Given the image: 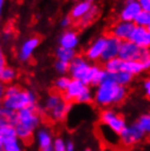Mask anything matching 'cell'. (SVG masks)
<instances>
[{"label":"cell","mask_w":150,"mask_h":151,"mask_svg":"<svg viewBox=\"0 0 150 151\" xmlns=\"http://www.w3.org/2000/svg\"><path fill=\"white\" fill-rule=\"evenodd\" d=\"M143 50L144 48L139 47L138 45H136L135 43H133L131 41L128 40V41L122 42L118 57L124 61H140V58H141V55H143Z\"/></svg>","instance_id":"52a82bcc"},{"label":"cell","mask_w":150,"mask_h":151,"mask_svg":"<svg viewBox=\"0 0 150 151\" xmlns=\"http://www.w3.org/2000/svg\"><path fill=\"white\" fill-rule=\"evenodd\" d=\"M100 122L105 126H107L111 128L113 132L120 135L123 132V129L127 126V123L125 121V118L120 114H118L115 110L106 107L103 109L100 113Z\"/></svg>","instance_id":"5b68a950"},{"label":"cell","mask_w":150,"mask_h":151,"mask_svg":"<svg viewBox=\"0 0 150 151\" xmlns=\"http://www.w3.org/2000/svg\"><path fill=\"white\" fill-rule=\"evenodd\" d=\"M53 151H67V141L61 137H57L53 142Z\"/></svg>","instance_id":"e575fe53"},{"label":"cell","mask_w":150,"mask_h":151,"mask_svg":"<svg viewBox=\"0 0 150 151\" xmlns=\"http://www.w3.org/2000/svg\"><path fill=\"white\" fill-rule=\"evenodd\" d=\"M17 137L14 125H4L0 126V138L2 139V142L4 140H8L10 138Z\"/></svg>","instance_id":"f546056e"},{"label":"cell","mask_w":150,"mask_h":151,"mask_svg":"<svg viewBox=\"0 0 150 151\" xmlns=\"http://www.w3.org/2000/svg\"><path fill=\"white\" fill-rule=\"evenodd\" d=\"M4 0H0V17L2 14V8H4Z\"/></svg>","instance_id":"7bdbcfd3"},{"label":"cell","mask_w":150,"mask_h":151,"mask_svg":"<svg viewBox=\"0 0 150 151\" xmlns=\"http://www.w3.org/2000/svg\"><path fill=\"white\" fill-rule=\"evenodd\" d=\"M91 102H94V92L88 86L86 90L82 92V94L80 95L78 100L76 101V103H78V104H90Z\"/></svg>","instance_id":"4dcf8cb0"},{"label":"cell","mask_w":150,"mask_h":151,"mask_svg":"<svg viewBox=\"0 0 150 151\" xmlns=\"http://www.w3.org/2000/svg\"><path fill=\"white\" fill-rule=\"evenodd\" d=\"M136 122L138 123L140 128L143 129L146 135H150V112L140 115Z\"/></svg>","instance_id":"1f68e13d"},{"label":"cell","mask_w":150,"mask_h":151,"mask_svg":"<svg viewBox=\"0 0 150 151\" xmlns=\"http://www.w3.org/2000/svg\"><path fill=\"white\" fill-rule=\"evenodd\" d=\"M143 89H144V91H145V93H146L147 91L150 90V78L145 79V81H144V83H143Z\"/></svg>","instance_id":"60d3db41"},{"label":"cell","mask_w":150,"mask_h":151,"mask_svg":"<svg viewBox=\"0 0 150 151\" xmlns=\"http://www.w3.org/2000/svg\"><path fill=\"white\" fill-rule=\"evenodd\" d=\"M149 142H150V135H149Z\"/></svg>","instance_id":"681fc988"},{"label":"cell","mask_w":150,"mask_h":151,"mask_svg":"<svg viewBox=\"0 0 150 151\" xmlns=\"http://www.w3.org/2000/svg\"><path fill=\"white\" fill-rule=\"evenodd\" d=\"M22 141L18 138H10L8 140H4L2 144V150L4 151H22Z\"/></svg>","instance_id":"83f0119b"},{"label":"cell","mask_w":150,"mask_h":151,"mask_svg":"<svg viewBox=\"0 0 150 151\" xmlns=\"http://www.w3.org/2000/svg\"><path fill=\"white\" fill-rule=\"evenodd\" d=\"M98 15H99V7L93 4V7L89 10V12L84 17H82L77 23H78V25L80 27H87L98 18Z\"/></svg>","instance_id":"cb8c5ba5"},{"label":"cell","mask_w":150,"mask_h":151,"mask_svg":"<svg viewBox=\"0 0 150 151\" xmlns=\"http://www.w3.org/2000/svg\"><path fill=\"white\" fill-rule=\"evenodd\" d=\"M36 139H38V148L41 151H53V135L49 128L40 127L36 130Z\"/></svg>","instance_id":"9a60e30c"},{"label":"cell","mask_w":150,"mask_h":151,"mask_svg":"<svg viewBox=\"0 0 150 151\" xmlns=\"http://www.w3.org/2000/svg\"><path fill=\"white\" fill-rule=\"evenodd\" d=\"M114 79H115V82L120 86H123V87H127L131 83L133 79H134V76L129 73L127 71H118L116 73H114Z\"/></svg>","instance_id":"4316f807"},{"label":"cell","mask_w":150,"mask_h":151,"mask_svg":"<svg viewBox=\"0 0 150 151\" xmlns=\"http://www.w3.org/2000/svg\"><path fill=\"white\" fill-rule=\"evenodd\" d=\"M99 128H100V132H101L103 139H104L107 144L112 145V146L120 144V135H118V134H116L115 132H113L112 129L109 128L107 126H105V125L102 124V123L100 124Z\"/></svg>","instance_id":"d6986e66"},{"label":"cell","mask_w":150,"mask_h":151,"mask_svg":"<svg viewBox=\"0 0 150 151\" xmlns=\"http://www.w3.org/2000/svg\"><path fill=\"white\" fill-rule=\"evenodd\" d=\"M123 70L129 72L133 76H137L145 71V68H144L143 64L139 60H131V61H124V64H123Z\"/></svg>","instance_id":"d4e9b609"},{"label":"cell","mask_w":150,"mask_h":151,"mask_svg":"<svg viewBox=\"0 0 150 151\" xmlns=\"http://www.w3.org/2000/svg\"><path fill=\"white\" fill-rule=\"evenodd\" d=\"M15 122H17V112L1 106L0 107V126L15 125Z\"/></svg>","instance_id":"7402d4cb"},{"label":"cell","mask_w":150,"mask_h":151,"mask_svg":"<svg viewBox=\"0 0 150 151\" xmlns=\"http://www.w3.org/2000/svg\"><path fill=\"white\" fill-rule=\"evenodd\" d=\"M87 84L82 82V81H79V80L71 79L69 86H68L67 90L65 91L64 93H61L64 101L70 103H76V101L78 100V98L82 94V92L87 89Z\"/></svg>","instance_id":"8fae6325"},{"label":"cell","mask_w":150,"mask_h":151,"mask_svg":"<svg viewBox=\"0 0 150 151\" xmlns=\"http://www.w3.org/2000/svg\"><path fill=\"white\" fill-rule=\"evenodd\" d=\"M72 109V105L70 103L63 101L59 105L56 106L53 111H50L49 113H47L49 115V117L52 118L54 122H63L66 119V117L69 115L70 111Z\"/></svg>","instance_id":"ac0fdd59"},{"label":"cell","mask_w":150,"mask_h":151,"mask_svg":"<svg viewBox=\"0 0 150 151\" xmlns=\"http://www.w3.org/2000/svg\"><path fill=\"white\" fill-rule=\"evenodd\" d=\"M64 101L63 95L59 92H53L49 95H47V98L45 99L44 102V109L47 113H49L50 111H53L56 106H58L60 103Z\"/></svg>","instance_id":"ffe728a7"},{"label":"cell","mask_w":150,"mask_h":151,"mask_svg":"<svg viewBox=\"0 0 150 151\" xmlns=\"http://www.w3.org/2000/svg\"><path fill=\"white\" fill-rule=\"evenodd\" d=\"M129 41L135 43L141 48H150V33L148 29L136 25L134 31L131 32Z\"/></svg>","instance_id":"5bb4252c"},{"label":"cell","mask_w":150,"mask_h":151,"mask_svg":"<svg viewBox=\"0 0 150 151\" xmlns=\"http://www.w3.org/2000/svg\"><path fill=\"white\" fill-rule=\"evenodd\" d=\"M94 0H79L78 2L72 7L70 10V17L74 21L78 22L79 20L89 12L91 8L93 7Z\"/></svg>","instance_id":"e0dca14e"},{"label":"cell","mask_w":150,"mask_h":151,"mask_svg":"<svg viewBox=\"0 0 150 151\" xmlns=\"http://www.w3.org/2000/svg\"><path fill=\"white\" fill-rule=\"evenodd\" d=\"M2 144H4V142H2V139L0 138V148H2Z\"/></svg>","instance_id":"f6af8a7d"},{"label":"cell","mask_w":150,"mask_h":151,"mask_svg":"<svg viewBox=\"0 0 150 151\" xmlns=\"http://www.w3.org/2000/svg\"><path fill=\"white\" fill-rule=\"evenodd\" d=\"M60 47L69 49H77V47L80 44L79 34L75 30H65V32L61 33L58 40Z\"/></svg>","instance_id":"2e32d148"},{"label":"cell","mask_w":150,"mask_h":151,"mask_svg":"<svg viewBox=\"0 0 150 151\" xmlns=\"http://www.w3.org/2000/svg\"><path fill=\"white\" fill-rule=\"evenodd\" d=\"M0 107H1V104H0Z\"/></svg>","instance_id":"f907efd6"},{"label":"cell","mask_w":150,"mask_h":151,"mask_svg":"<svg viewBox=\"0 0 150 151\" xmlns=\"http://www.w3.org/2000/svg\"><path fill=\"white\" fill-rule=\"evenodd\" d=\"M127 96V87L115 82L114 73L105 71L104 79L94 90V103L100 107L106 109L120 104Z\"/></svg>","instance_id":"6da1fadb"},{"label":"cell","mask_w":150,"mask_h":151,"mask_svg":"<svg viewBox=\"0 0 150 151\" xmlns=\"http://www.w3.org/2000/svg\"><path fill=\"white\" fill-rule=\"evenodd\" d=\"M55 56H56L57 60H61L65 63L70 64L76 57H77V52L75 49H69V48H64V47H58L55 52Z\"/></svg>","instance_id":"44dd1931"},{"label":"cell","mask_w":150,"mask_h":151,"mask_svg":"<svg viewBox=\"0 0 150 151\" xmlns=\"http://www.w3.org/2000/svg\"><path fill=\"white\" fill-rule=\"evenodd\" d=\"M71 81V78H70V76H59L58 78H56V80L54 81V88H55V90L57 92H59V93H64L65 91L67 90L68 86H69V83Z\"/></svg>","instance_id":"f1b7e54d"},{"label":"cell","mask_w":150,"mask_h":151,"mask_svg":"<svg viewBox=\"0 0 150 151\" xmlns=\"http://www.w3.org/2000/svg\"><path fill=\"white\" fill-rule=\"evenodd\" d=\"M17 70L10 66H6L0 70V82L4 84H11L17 79Z\"/></svg>","instance_id":"603a6c76"},{"label":"cell","mask_w":150,"mask_h":151,"mask_svg":"<svg viewBox=\"0 0 150 151\" xmlns=\"http://www.w3.org/2000/svg\"><path fill=\"white\" fill-rule=\"evenodd\" d=\"M123 64H124V60L120 59V57H116V58H113L111 60L105 61L103 65V69L107 72L116 73V72L123 70Z\"/></svg>","instance_id":"484cf974"},{"label":"cell","mask_w":150,"mask_h":151,"mask_svg":"<svg viewBox=\"0 0 150 151\" xmlns=\"http://www.w3.org/2000/svg\"><path fill=\"white\" fill-rule=\"evenodd\" d=\"M140 63L143 64L145 71L150 70V48H144L143 55L140 58Z\"/></svg>","instance_id":"d590c367"},{"label":"cell","mask_w":150,"mask_h":151,"mask_svg":"<svg viewBox=\"0 0 150 151\" xmlns=\"http://www.w3.org/2000/svg\"><path fill=\"white\" fill-rule=\"evenodd\" d=\"M54 68L57 73H59L60 76H65L69 72V64L61 60H56L54 64Z\"/></svg>","instance_id":"836d02e7"},{"label":"cell","mask_w":150,"mask_h":151,"mask_svg":"<svg viewBox=\"0 0 150 151\" xmlns=\"http://www.w3.org/2000/svg\"><path fill=\"white\" fill-rule=\"evenodd\" d=\"M41 116L38 113L36 106L26 107L17 112V122H15V132L17 137L22 142L31 141L35 130L40 128Z\"/></svg>","instance_id":"3957f363"},{"label":"cell","mask_w":150,"mask_h":151,"mask_svg":"<svg viewBox=\"0 0 150 151\" xmlns=\"http://www.w3.org/2000/svg\"><path fill=\"white\" fill-rule=\"evenodd\" d=\"M135 27L136 24L134 22H128V21H122V20H120L118 22H116L111 27L110 35L116 37L117 40H120L122 42L128 41L131 35V32L134 31Z\"/></svg>","instance_id":"9c48e42d"},{"label":"cell","mask_w":150,"mask_h":151,"mask_svg":"<svg viewBox=\"0 0 150 151\" xmlns=\"http://www.w3.org/2000/svg\"><path fill=\"white\" fill-rule=\"evenodd\" d=\"M1 106L8 110L19 112L26 107L36 106V96L33 91L25 90L17 84H8L6 87L4 98L1 102Z\"/></svg>","instance_id":"7a4b0ae2"},{"label":"cell","mask_w":150,"mask_h":151,"mask_svg":"<svg viewBox=\"0 0 150 151\" xmlns=\"http://www.w3.org/2000/svg\"><path fill=\"white\" fill-rule=\"evenodd\" d=\"M0 151H4V150H2V148H0Z\"/></svg>","instance_id":"c3c4849f"},{"label":"cell","mask_w":150,"mask_h":151,"mask_svg":"<svg viewBox=\"0 0 150 151\" xmlns=\"http://www.w3.org/2000/svg\"><path fill=\"white\" fill-rule=\"evenodd\" d=\"M146 95L148 96V99L150 100V90H149V91H147V92H146Z\"/></svg>","instance_id":"ee69618b"},{"label":"cell","mask_w":150,"mask_h":151,"mask_svg":"<svg viewBox=\"0 0 150 151\" xmlns=\"http://www.w3.org/2000/svg\"><path fill=\"white\" fill-rule=\"evenodd\" d=\"M106 37L107 36H99L91 42L90 45L87 47L84 52V57L88 60L93 61V63L101 60V57L106 45Z\"/></svg>","instance_id":"ba28073f"},{"label":"cell","mask_w":150,"mask_h":151,"mask_svg":"<svg viewBox=\"0 0 150 151\" xmlns=\"http://www.w3.org/2000/svg\"><path fill=\"white\" fill-rule=\"evenodd\" d=\"M72 21H74V20L71 19V17H70V15L64 17L63 19L60 20V27H64V29H67V27H69L72 24Z\"/></svg>","instance_id":"8d00e7d4"},{"label":"cell","mask_w":150,"mask_h":151,"mask_svg":"<svg viewBox=\"0 0 150 151\" xmlns=\"http://www.w3.org/2000/svg\"><path fill=\"white\" fill-rule=\"evenodd\" d=\"M40 38L38 36H31V37L26 38L25 41L22 43V45L20 46L19 52H18V58L19 60L25 63V61L30 60L31 57L33 56L35 49L38 48L40 45Z\"/></svg>","instance_id":"7c38bea8"},{"label":"cell","mask_w":150,"mask_h":151,"mask_svg":"<svg viewBox=\"0 0 150 151\" xmlns=\"http://www.w3.org/2000/svg\"><path fill=\"white\" fill-rule=\"evenodd\" d=\"M145 136H146V134L140 128L138 123L135 122L131 125H127L123 129V132L120 134V141L123 146L131 147V146L140 142L145 138Z\"/></svg>","instance_id":"8992f818"},{"label":"cell","mask_w":150,"mask_h":151,"mask_svg":"<svg viewBox=\"0 0 150 151\" xmlns=\"http://www.w3.org/2000/svg\"><path fill=\"white\" fill-rule=\"evenodd\" d=\"M141 11L150 12V0H138Z\"/></svg>","instance_id":"74e56055"},{"label":"cell","mask_w":150,"mask_h":151,"mask_svg":"<svg viewBox=\"0 0 150 151\" xmlns=\"http://www.w3.org/2000/svg\"><path fill=\"white\" fill-rule=\"evenodd\" d=\"M67 151H75V145L72 141H67Z\"/></svg>","instance_id":"b9f144b4"},{"label":"cell","mask_w":150,"mask_h":151,"mask_svg":"<svg viewBox=\"0 0 150 151\" xmlns=\"http://www.w3.org/2000/svg\"><path fill=\"white\" fill-rule=\"evenodd\" d=\"M147 29H148V31H149V33H150V25L148 27H147Z\"/></svg>","instance_id":"7dc6e473"},{"label":"cell","mask_w":150,"mask_h":151,"mask_svg":"<svg viewBox=\"0 0 150 151\" xmlns=\"http://www.w3.org/2000/svg\"><path fill=\"white\" fill-rule=\"evenodd\" d=\"M71 79L82 81L84 84L90 87L91 76H92V64L84 56H78L69 64V72Z\"/></svg>","instance_id":"277c9868"},{"label":"cell","mask_w":150,"mask_h":151,"mask_svg":"<svg viewBox=\"0 0 150 151\" xmlns=\"http://www.w3.org/2000/svg\"><path fill=\"white\" fill-rule=\"evenodd\" d=\"M120 45H122V41L117 40L116 37H114L112 35H107L105 49H104V52H103V55H102V57H101L102 63L104 64L105 61L111 60L113 58L118 57Z\"/></svg>","instance_id":"4fadbf2b"},{"label":"cell","mask_w":150,"mask_h":151,"mask_svg":"<svg viewBox=\"0 0 150 151\" xmlns=\"http://www.w3.org/2000/svg\"><path fill=\"white\" fill-rule=\"evenodd\" d=\"M84 151H92V150H91V149H86Z\"/></svg>","instance_id":"bcb514c9"},{"label":"cell","mask_w":150,"mask_h":151,"mask_svg":"<svg viewBox=\"0 0 150 151\" xmlns=\"http://www.w3.org/2000/svg\"><path fill=\"white\" fill-rule=\"evenodd\" d=\"M4 92H6V86L4 83L0 82V104L2 102V100L4 98Z\"/></svg>","instance_id":"ab89813d"},{"label":"cell","mask_w":150,"mask_h":151,"mask_svg":"<svg viewBox=\"0 0 150 151\" xmlns=\"http://www.w3.org/2000/svg\"><path fill=\"white\" fill-rule=\"evenodd\" d=\"M140 12H141V8L138 0H125L123 8L120 11V20L134 22Z\"/></svg>","instance_id":"30bf717a"},{"label":"cell","mask_w":150,"mask_h":151,"mask_svg":"<svg viewBox=\"0 0 150 151\" xmlns=\"http://www.w3.org/2000/svg\"><path fill=\"white\" fill-rule=\"evenodd\" d=\"M136 25L143 27H148L150 25V12L141 11L134 21Z\"/></svg>","instance_id":"d6a6232c"},{"label":"cell","mask_w":150,"mask_h":151,"mask_svg":"<svg viewBox=\"0 0 150 151\" xmlns=\"http://www.w3.org/2000/svg\"><path fill=\"white\" fill-rule=\"evenodd\" d=\"M7 66V60H6V57H4L2 50L0 48V70L2 68H4Z\"/></svg>","instance_id":"f35d334b"}]
</instances>
